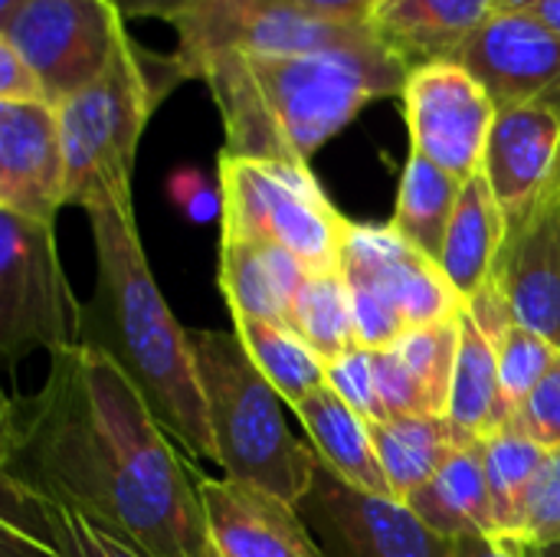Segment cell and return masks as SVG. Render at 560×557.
Masks as SVG:
<instances>
[{"label":"cell","instance_id":"obj_15","mask_svg":"<svg viewBox=\"0 0 560 557\" xmlns=\"http://www.w3.org/2000/svg\"><path fill=\"white\" fill-rule=\"evenodd\" d=\"M194 479L217 557H325L299 509L279 496L197 469Z\"/></svg>","mask_w":560,"mask_h":557},{"label":"cell","instance_id":"obj_25","mask_svg":"<svg viewBox=\"0 0 560 557\" xmlns=\"http://www.w3.org/2000/svg\"><path fill=\"white\" fill-rule=\"evenodd\" d=\"M0 522L39 535L52 557H144L79 512L36 499L7 479H0Z\"/></svg>","mask_w":560,"mask_h":557},{"label":"cell","instance_id":"obj_16","mask_svg":"<svg viewBox=\"0 0 560 557\" xmlns=\"http://www.w3.org/2000/svg\"><path fill=\"white\" fill-rule=\"evenodd\" d=\"M560 171V102L538 98L499 108L482 174L505 213H525Z\"/></svg>","mask_w":560,"mask_h":557},{"label":"cell","instance_id":"obj_20","mask_svg":"<svg viewBox=\"0 0 560 557\" xmlns=\"http://www.w3.org/2000/svg\"><path fill=\"white\" fill-rule=\"evenodd\" d=\"M407 506L440 535L446 538H476L495 535L492 499L482 463V440L459 443L450 460L436 469V476L417 489Z\"/></svg>","mask_w":560,"mask_h":557},{"label":"cell","instance_id":"obj_3","mask_svg":"<svg viewBox=\"0 0 560 557\" xmlns=\"http://www.w3.org/2000/svg\"><path fill=\"white\" fill-rule=\"evenodd\" d=\"M95 289L75 312V345L112 361L161 430L190 456H213L207 407L187 345L141 250L135 204L89 210Z\"/></svg>","mask_w":560,"mask_h":557},{"label":"cell","instance_id":"obj_24","mask_svg":"<svg viewBox=\"0 0 560 557\" xmlns=\"http://www.w3.org/2000/svg\"><path fill=\"white\" fill-rule=\"evenodd\" d=\"M459 177L450 171L436 167L430 158L410 151L404 174H400V190H397V207L390 217V227L420 253L440 263L446 230L453 223L459 194H463Z\"/></svg>","mask_w":560,"mask_h":557},{"label":"cell","instance_id":"obj_27","mask_svg":"<svg viewBox=\"0 0 560 557\" xmlns=\"http://www.w3.org/2000/svg\"><path fill=\"white\" fill-rule=\"evenodd\" d=\"M545 453H548L545 446H538L532 437H525L515 427H505L482 440V463H486V483H489L499 538L509 542L522 538L528 492L545 463Z\"/></svg>","mask_w":560,"mask_h":557},{"label":"cell","instance_id":"obj_35","mask_svg":"<svg viewBox=\"0 0 560 557\" xmlns=\"http://www.w3.org/2000/svg\"><path fill=\"white\" fill-rule=\"evenodd\" d=\"M0 102H49L26 59L0 39Z\"/></svg>","mask_w":560,"mask_h":557},{"label":"cell","instance_id":"obj_33","mask_svg":"<svg viewBox=\"0 0 560 557\" xmlns=\"http://www.w3.org/2000/svg\"><path fill=\"white\" fill-rule=\"evenodd\" d=\"M525 437H532L545 450L560 446V358L545 374V381L532 391V397L515 410L512 423Z\"/></svg>","mask_w":560,"mask_h":557},{"label":"cell","instance_id":"obj_22","mask_svg":"<svg viewBox=\"0 0 560 557\" xmlns=\"http://www.w3.org/2000/svg\"><path fill=\"white\" fill-rule=\"evenodd\" d=\"M446 420L459 440H486L512 423V410L499 381L495 345L469 312L459 315V358Z\"/></svg>","mask_w":560,"mask_h":557},{"label":"cell","instance_id":"obj_37","mask_svg":"<svg viewBox=\"0 0 560 557\" xmlns=\"http://www.w3.org/2000/svg\"><path fill=\"white\" fill-rule=\"evenodd\" d=\"M115 10L128 20V16H158L167 23H177L197 0H112Z\"/></svg>","mask_w":560,"mask_h":557},{"label":"cell","instance_id":"obj_28","mask_svg":"<svg viewBox=\"0 0 560 557\" xmlns=\"http://www.w3.org/2000/svg\"><path fill=\"white\" fill-rule=\"evenodd\" d=\"M325 364L354 351L358 341V325H354V302L348 279L341 269L335 272H308L302 282L289 322H285Z\"/></svg>","mask_w":560,"mask_h":557},{"label":"cell","instance_id":"obj_6","mask_svg":"<svg viewBox=\"0 0 560 557\" xmlns=\"http://www.w3.org/2000/svg\"><path fill=\"white\" fill-rule=\"evenodd\" d=\"M223 240L272 243L308 272L341 269L351 220L328 200L308 164L220 154Z\"/></svg>","mask_w":560,"mask_h":557},{"label":"cell","instance_id":"obj_26","mask_svg":"<svg viewBox=\"0 0 560 557\" xmlns=\"http://www.w3.org/2000/svg\"><path fill=\"white\" fill-rule=\"evenodd\" d=\"M233 332L240 335L253 364L289 407L328 384V364L289 325L262 318H233Z\"/></svg>","mask_w":560,"mask_h":557},{"label":"cell","instance_id":"obj_13","mask_svg":"<svg viewBox=\"0 0 560 557\" xmlns=\"http://www.w3.org/2000/svg\"><path fill=\"white\" fill-rule=\"evenodd\" d=\"M499 108L560 102V36L525 10L502 7L456 56Z\"/></svg>","mask_w":560,"mask_h":557},{"label":"cell","instance_id":"obj_39","mask_svg":"<svg viewBox=\"0 0 560 557\" xmlns=\"http://www.w3.org/2000/svg\"><path fill=\"white\" fill-rule=\"evenodd\" d=\"M509 10H525L560 36V0H502Z\"/></svg>","mask_w":560,"mask_h":557},{"label":"cell","instance_id":"obj_38","mask_svg":"<svg viewBox=\"0 0 560 557\" xmlns=\"http://www.w3.org/2000/svg\"><path fill=\"white\" fill-rule=\"evenodd\" d=\"M456 557H522L518 542L499 538V535H476V538H459Z\"/></svg>","mask_w":560,"mask_h":557},{"label":"cell","instance_id":"obj_14","mask_svg":"<svg viewBox=\"0 0 560 557\" xmlns=\"http://www.w3.org/2000/svg\"><path fill=\"white\" fill-rule=\"evenodd\" d=\"M66 207V151L52 102H0V210L56 223Z\"/></svg>","mask_w":560,"mask_h":557},{"label":"cell","instance_id":"obj_23","mask_svg":"<svg viewBox=\"0 0 560 557\" xmlns=\"http://www.w3.org/2000/svg\"><path fill=\"white\" fill-rule=\"evenodd\" d=\"M368 427L387 486L400 502H407L417 489H423L459 443H469L459 440V433L446 417H430V414L394 417Z\"/></svg>","mask_w":560,"mask_h":557},{"label":"cell","instance_id":"obj_31","mask_svg":"<svg viewBox=\"0 0 560 557\" xmlns=\"http://www.w3.org/2000/svg\"><path fill=\"white\" fill-rule=\"evenodd\" d=\"M328 387L354 410L361 414L368 423H381L387 420L381 394H377V381H374V364H371V348H354L335 361H328Z\"/></svg>","mask_w":560,"mask_h":557},{"label":"cell","instance_id":"obj_36","mask_svg":"<svg viewBox=\"0 0 560 557\" xmlns=\"http://www.w3.org/2000/svg\"><path fill=\"white\" fill-rule=\"evenodd\" d=\"M312 13L341 23V26H371L384 0H302Z\"/></svg>","mask_w":560,"mask_h":557},{"label":"cell","instance_id":"obj_4","mask_svg":"<svg viewBox=\"0 0 560 557\" xmlns=\"http://www.w3.org/2000/svg\"><path fill=\"white\" fill-rule=\"evenodd\" d=\"M187 345L207 407L213 460L226 479L299 506L312 489L318 456L312 443L292 437L282 417L285 401L253 364L236 332L187 328Z\"/></svg>","mask_w":560,"mask_h":557},{"label":"cell","instance_id":"obj_30","mask_svg":"<svg viewBox=\"0 0 560 557\" xmlns=\"http://www.w3.org/2000/svg\"><path fill=\"white\" fill-rule=\"evenodd\" d=\"M499 381H502V394L505 404L515 417V410L532 397V391L545 381V374L555 368L560 358V345L548 341L545 335L525 328V325H512L499 345Z\"/></svg>","mask_w":560,"mask_h":557},{"label":"cell","instance_id":"obj_17","mask_svg":"<svg viewBox=\"0 0 560 557\" xmlns=\"http://www.w3.org/2000/svg\"><path fill=\"white\" fill-rule=\"evenodd\" d=\"M499 10L502 0H384L371 26L413 69L456 59Z\"/></svg>","mask_w":560,"mask_h":557},{"label":"cell","instance_id":"obj_12","mask_svg":"<svg viewBox=\"0 0 560 557\" xmlns=\"http://www.w3.org/2000/svg\"><path fill=\"white\" fill-rule=\"evenodd\" d=\"M400 102L410 131V151L430 158L459 181L482 174L499 105L466 66L456 59L413 66L407 72Z\"/></svg>","mask_w":560,"mask_h":557},{"label":"cell","instance_id":"obj_18","mask_svg":"<svg viewBox=\"0 0 560 557\" xmlns=\"http://www.w3.org/2000/svg\"><path fill=\"white\" fill-rule=\"evenodd\" d=\"M308 269L272 243L220 240V289L233 318L289 322Z\"/></svg>","mask_w":560,"mask_h":557},{"label":"cell","instance_id":"obj_40","mask_svg":"<svg viewBox=\"0 0 560 557\" xmlns=\"http://www.w3.org/2000/svg\"><path fill=\"white\" fill-rule=\"evenodd\" d=\"M518 552H522V557H560V542H555V545H541V548L522 545V542H518Z\"/></svg>","mask_w":560,"mask_h":557},{"label":"cell","instance_id":"obj_34","mask_svg":"<svg viewBox=\"0 0 560 557\" xmlns=\"http://www.w3.org/2000/svg\"><path fill=\"white\" fill-rule=\"evenodd\" d=\"M371 364H374V381H377V394H381V404H384L387 420L427 414L423 397H420V391H417L407 364L400 361V355L390 345L387 348H371Z\"/></svg>","mask_w":560,"mask_h":557},{"label":"cell","instance_id":"obj_2","mask_svg":"<svg viewBox=\"0 0 560 557\" xmlns=\"http://www.w3.org/2000/svg\"><path fill=\"white\" fill-rule=\"evenodd\" d=\"M407 72L410 66L374 33L338 49L213 56L194 79L220 108L226 135L220 154L308 164L361 108L400 95Z\"/></svg>","mask_w":560,"mask_h":557},{"label":"cell","instance_id":"obj_8","mask_svg":"<svg viewBox=\"0 0 560 557\" xmlns=\"http://www.w3.org/2000/svg\"><path fill=\"white\" fill-rule=\"evenodd\" d=\"M79 302L69 295L56 223L0 210V355L13 368L33 351L75 345Z\"/></svg>","mask_w":560,"mask_h":557},{"label":"cell","instance_id":"obj_11","mask_svg":"<svg viewBox=\"0 0 560 557\" xmlns=\"http://www.w3.org/2000/svg\"><path fill=\"white\" fill-rule=\"evenodd\" d=\"M295 509L325 557H456V538L433 532L407 502L364 492L322 460Z\"/></svg>","mask_w":560,"mask_h":557},{"label":"cell","instance_id":"obj_9","mask_svg":"<svg viewBox=\"0 0 560 557\" xmlns=\"http://www.w3.org/2000/svg\"><path fill=\"white\" fill-rule=\"evenodd\" d=\"M10 43L43 82L52 105L92 85L128 39L112 0H26L0 20Z\"/></svg>","mask_w":560,"mask_h":557},{"label":"cell","instance_id":"obj_21","mask_svg":"<svg viewBox=\"0 0 560 557\" xmlns=\"http://www.w3.org/2000/svg\"><path fill=\"white\" fill-rule=\"evenodd\" d=\"M509 223L505 213L486 181V174H476L463 184L453 223L446 230L440 266L456 286V292L466 299V305L486 289V282L495 272L499 253L505 246Z\"/></svg>","mask_w":560,"mask_h":557},{"label":"cell","instance_id":"obj_1","mask_svg":"<svg viewBox=\"0 0 560 557\" xmlns=\"http://www.w3.org/2000/svg\"><path fill=\"white\" fill-rule=\"evenodd\" d=\"M0 479L138 555L217 557L190 460L121 371L82 345L49 355L36 394L3 401Z\"/></svg>","mask_w":560,"mask_h":557},{"label":"cell","instance_id":"obj_32","mask_svg":"<svg viewBox=\"0 0 560 557\" xmlns=\"http://www.w3.org/2000/svg\"><path fill=\"white\" fill-rule=\"evenodd\" d=\"M522 545H555L560 542V446L545 453V463L532 483L528 506H525V529Z\"/></svg>","mask_w":560,"mask_h":557},{"label":"cell","instance_id":"obj_29","mask_svg":"<svg viewBox=\"0 0 560 557\" xmlns=\"http://www.w3.org/2000/svg\"><path fill=\"white\" fill-rule=\"evenodd\" d=\"M390 348L407 364V371H410V378L423 397L427 414L446 417L456 358H459V318L407 328Z\"/></svg>","mask_w":560,"mask_h":557},{"label":"cell","instance_id":"obj_41","mask_svg":"<svg viewBox=\"0 0 560 557\" xmlns=\"http://www.w3.org/2000/svg\"><path fill=\"white\" fill-rule=\"evenodd\" d=\"M20 3H26V0H0V20H3V16H10Z\"/></svg>","mask_w":560,"mask_h":557},{"label":"cell","instance_id":"obj_19","mask_svg":"<svg viewBox=\"0 0 560 557\" xmlns=\"http://www.w3.org/2000/svg\"><path fill=\"white\" fill-rule=\"evenodd\" d=\"M292 414L305 427L315 456L335 476H341L345 483H351L364 492L394 496L387 486V476L381 469L368 420L361 414H354L328 384L318 387L315 394H308L305 401H299L292 407Z\"/></svg>","mask_w":560,"mask_h":557},{"label":"cell","instance_id":"obj_7","mask_svg":"<svg viewBox=\"0 0 560 557\" xmlns=\"http://www.w3.org/2000/svg\"><path fill=\"white\" fill-rule=\"evenodd\" d=\"M341 276L354 302L361 348H387L407 328L459 318L466 299L436 259L410 246L390 223H354L341 250Z\"/></svg>","mask_w":560,"mask_h":557},{"label":"cell","instance_id":"obj_10","mask_svg":"<svg viewBox=\"0 0 560 557\" xmlns=\"http://www.w3.org/2000/svg\"><path fill=\"white\" fill-rule=\"evenodd\" d=\"M177 62L187 79L213 56H272L354 46L374 26H341L302 0H197L177 23Z\"/></svg>","mask_w":560,"mask_h":557},{"label":"cell","instance_id":"obj_5","mask_svg":"<svg viewBox=\"0 0 560 557\" xmlns=\"http://www.w3.org/2000/svg\"><path fill=\"white\" fill-rule=\"evenodd\" d=\"M184 79L174 53H151L128 33L112 66L56 105L66 151V207L89 213L112 204H135L131 174L138 141L154 108Z\"/></svg>","mask_w":560,"mask_h":557}]
</instances>
